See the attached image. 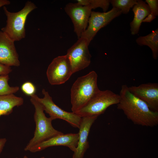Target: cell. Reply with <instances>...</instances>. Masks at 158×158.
I'll return each mask as SVG.
<instances>
[{"label": "cell", "instance_id": "cell-2", "mask_svg": "<svg viewBox=\"0 0 158 158\" xmlns=\"http://www.w3.org/2000/svg\"><path fill=\"white\" fill-rule=\"evenodd\" d=\"M97 75L94 71L78 77L71 89L72 112L75 113L84 107L100 90L97 84Z\"/></svg>", "mask_w": 158, "mask_h": 158}, {"label": "cell", "instance_id": "cell-10", "mask_svg": "<svg viewBox=\"0 0 158 158\" xmlns=\"http://www.w3.org/2000/svg\"><path fill=\"white\" fill-rule=\"evenodd\" d=\"M92 9L90 5L83 6L78 3H68L64 8L66 13L71 19L78 39L87 27Z\"/></svg>", "mask_w": 158, "mask_h": 158}, {"label": "cell", "instance_id": "cell-27", "mask_svg": "<svg viewBox=\"0 0 158 158\" xmlns=\"http://www.w3.org/2000/svg\"><path fill=\"white\" fill-rule=\"evenodd\" d=\"M16 158H18V157H16ZM23 158H28V157L26 156V155H25ZM40 158H45V157H41Z\"/></svg>", "mask_w": 158, "mask_h": 158}, {"label": "cell", "instance_id": "cell-25", "mask_svg": "<svg viewBox=\"0 0 158 158\" xmlns=\"http://www.w3.org/2000/svg\"><path fill=\"white\" fill-rule=\"evenodd\" d=\"M6 141L7 140L5 138H0V154L1 152Z\"/></svg>", "mask_w": 158, "mask_h": 158}, {"label": "cell", "instance_id": "cell-12", "mask_svg": "<svg viewBox=\"0 0 158 158\" xmlns=\"http://www.w3.org/2000/svg\"><path fill=\"white\" fill-rule=\"evenodd\" d=\"M78 133H63L44 141L31 148L29 150L32 153L42 151L49 147L63 146L68 147L74 152L77 147Z\"/></svg>", "mask_w": 158, "mask_h": 158}, {"label": "cell", "instance_id": "cell-26", "mask_svg": "<svg viewBox=\"0 0 158 158\" xmlns=\"http://www.w3.org/2000/svg\"><path fill=\"white\" fill-rule=\"evenodd\" d=\"M10 4L9 1L7 0H0V8L5 5H8Z\"/></svg>", "mask_w": 158, "mask_h": 158}, {"label": "cell", "instance_id": "cell-23", "mask_svg": "<svg viewBox=\"0 0 158 158\" xmlns=\"http://www.w3.org/2000/svg\"><path fill=\"white\" fill-rule=\"evenodd\" d=\"M12 71L10 67L0 63V75H8Z\"/></svg>", "mask_w": 158, "mask_h": 158}, {"label": "cell", "instance_id": "cell-16", "mask_svg": "<svg viewBox=\"0 0 158 158\" xmlns=\"http://www.w3.org/2000/svg\"><path fill=\"white\" fill-rule=\"evenodd\" d=\"M23 102L22 97H17L14 94L0 95V117L9 115L14 107L22 105Z\"/></svg>", "mask_w": 158, "mask_h": 158}, {"label": "cell", "instance_id": "cell-5", "mask_svg": "<svg viewBox=\"0 0 158 158\" xmlns=\"http://www.w3.org/2000/svg\"><path fill=\"white\" fill-rule=\"evenodd\" d=\"M120 97L109 90H100L82 108L75 113L81 117L98 116L111 105L117 104Z\"/></svg>", "mask_w": 158, "mask_h": 158}, {"label": "cell", "instance_id": "cell-14", "mask_svg": "<svg viewBox=\"0 0 158 158\" xmlns=\"http://www.w3.org/2000/svg\"><path fill=\"white\" fill-rule=\"evenodd\" d=\"M97 117V116L82 117L79 128L78 144L73 158H83L85 153L89 147L88 137L91 128Z\"/></svg>", "mask_w": 158, "mask_h": 158}, {"label": "cell", "instance_id": "cell-11", "mask_svg": "<svg viewBox=\"0 0 158 158\" xmlns=\"http://www.w3.org/2000/svg\"><path fill=\"white\" fill-rule=\"evenodd\" d=\"M133 95L145 102L152 110L158 112V84L148 83L128 87Z\"/></svg>", "mask_w": 158, "mask_h": 158}, {"label": "cell", "instance_id": "cell-20", "mask_svg": "<svg viewBox=\"0 0 158 158\" xmlns=\"http://www.w3.org/2000/svg\"><path fill=\"white\" fill-rule=\"evenodd\" d=\"M89 4L92 9L98 8H102L104 12H106L110 4L109 0H89Z\"/></svg>", "mask_w": 158, "mask_h": 158}, {"label": "cell", "instance_id": "cell-9", "mask_svg": "<svg viewBox=\"0 0 158 158\" xmlns=\"http://www.w3.org/2000/svg\"><path fill=\"white\" fill-rule=\"evenodd\" d=\"M89 44L80 37L67 50L66 54L71 63L73 73L87 67L91 63V56Z\"/></svg>", "mask_w": 158, "mask_h": 158}, {"label": "cell", "instance_id": "cell-21", "mask_svg": "<svg viewBox=\"0 0 158 158\" xmlns=\"http://www.w3.org/2000/svg\"><path fill=\"white\" fill-rule=\"evenodd\" d=\"M21 89L24 94L30 97L35 94L36 91L35 85L30 81H27L23 83L21 86Z\"/></svg>", "mask_w": 158, "mask_h": 158}, {"label": "cell", "instance_id": "cell-1", "mask_svg": "<svg viewBox=\"0 0 158 158\" xmlns=\"http://www.w3.org/2000/svg\"><path fill=\"white\" fill-rule=\"evenodd\" d=\"M118 109L123 111L127 118L134 124L153 127L158 124V112L151 109L144 101L132 94L128 87L121 86Z\"/></svg>", "mask_w": 158, "mask_h": 158}, {"label": "cell", "instance_id": "cell-3", "mask_svg": "<svg viewBox=\"0 0 158 158\" xmlns=\"http://www.w3.org/2000/svg\"><path fill=\"white\" fill-rule=\"evenodd\" d=\"M30 101L35 108L34 119L35 129L33 137L24 149L25 151L35 145L51 138L63 134L56 130L52 125V119L47 117L42 105L34 97H30Z\"/></svg>", "mask_w": 158, "mask_h": 158}, {"label": "cell", "instance_id": "cell-8", "mask_svg": "<svg viewBox=\"0 0 158 158\" xmlns=\"http://www.w3.org/2000/svg\"><path fill=\"white\" fill-rule=\"evenodd\" d=\"M73 74L70 62L66 55L54 58L49 65L46 74L52 85L63 84Z\"/></svg>", "mask_w": 158, "mask_h": 158}, {"label": "cell", "instance_id": "cell-4", "mask_svg": "<svg viewBox=\"0 0 158 158\" xmlns=\"http://www.w3.org/2000/svg\"><path fill=\"white\" fill-rule=\"evenodd\" d=\"M36 6L31 1H28L24 7L17 12H11L6 7L3 9L7 18L6 24L1 31L14 42L19 41L25 36V25L28 14L36 8Z\"/></svg>", "mask_w": 158, "mask_h": 158}, {"label": "cell", "instance_id": "cell-6", "mask_svg": "<svg viewBox=\"0 0 158 158\" xmlns=\"http://www.w3.org/2000/svg\"><path fill=\"white\" fill-rule=\"evenodd\" d=\"M42 92L44 96L39 97L35 94L31 96L42 106L44 111L48 114L53 120L59 119L64 120L74 127L79 128L82 117L73 112L66 111L57 105L53 101L48 92L43 89ZM31 97V96H30Z\"/></svg>", "mask_w": 158, "mask_h": 158}, {"label": "cell", "instance_id": "cell-7", "mask_svg": "<svg viewBox=\"0 0 158 158\" xmlns=\"http://www.w3.org/2000/svg\"><path fill=\"white\" fill-rule=\"evenodd\" d=\"M122 14L118 8H113L105 12L92 11L88 21V26L80 37L85 39L89 44L98 31Z\"/></svg>", "mask_w": 158, "mask_h": 158}, {"label": "cell", "instance_id": "cell-22", "mask_svg": "<svg viewBox=\"0 0 158 158\" xmlns=\"http://www.w3.org/2000/svg\"><path fill=\"white\" fill-rule=\"evenodd\" d=\"M145 2L148 5L151 13L154 16H158V0H146Z\"/></svg>", "mask_w": 158, "mask_h": 158}, {"label": "cell", "instance_id": "cell-15", "mask_svg": "<svg viewBox=\"0 0 158 158\" xmlns=\"http://www.w3.org/2000/svg\"><path fill=\"white\" fill-rule=\"evenodd\" d=\"M132 11L134 17L130 23V31L132 35H135L139 32L142 20L151 11L147 4L142 0H137L133 7Z\"/></svg>", "mask_w": 158, "mask_h": 158}, {"label": "cell", "instance_id": "cell-17", "mask_svg": "<svg viewBox=\"0 0 158 158\" xmlns=\"http://www.w3.org/2000/svg\"><path fill=\"white\" fill-rule=\"evenodd\" d=\"M136 42L140 46H147L151 49L152 57L157 59L158 56V29L152 31L149 34L140 36L136 40Z\"/></svg>", "mask_w": 158, "mask_h": 158}, {"label": "cell", "instance_id": "cell-19", "mask_svg": "<svg viewBox=\"0 0 158 158\" xmlns=\"http://www.w3.org/2000/svg\"><path fill=\"white\" fill-rule=\"evenodd\" d=\"M136 0H111L110 3L113 8L119 9L122 13L127 14L132 7L137 3Z\"/></svg>", "mask_w": 158, "mask_h": 158}, {"label": "cell", "instance_id": "cell-13", "mask_svg": "<svg viewBox=\"0 0 158 158\" xmlns=\"http://www.w3.org/2000/svg\"><path fill=\"white\" fill-rule=\"evenodd\" d=\"M14 42L5 33L0 31V63L10 67L20 66Z\"/></svg>", "mask_w": 158, "mask_h": 158}, {"label": "cell", "instance_id": "cell-24", "mask_svg": "<svg viewBox=\"0 0 158 158\" xmlns=\"http://www.w3.org/2000/svg\"><path fill=\"white\" fill-rule=\"evenodd\" d=\"M156 17L151 13L146 17L142 20V22L150 23L154 20Z\"/></svg>", "mask_w": 158, "mask_h": 158}, {"label": "cell", "instance_id": "cell-18", "mask_svg": "<svg viewBox=\"0 0 158 158\" xmlns=\"http://www.w3.org/2000/svg\"><path fill=\"white\" fill-rule=\"evenodd\" d=\"M9 79L8 75H0V95L13 94L19 90V87H11L8 85Z\"/></svg>", "mask_w": 158, "mask_h": 158}]
</instances>
